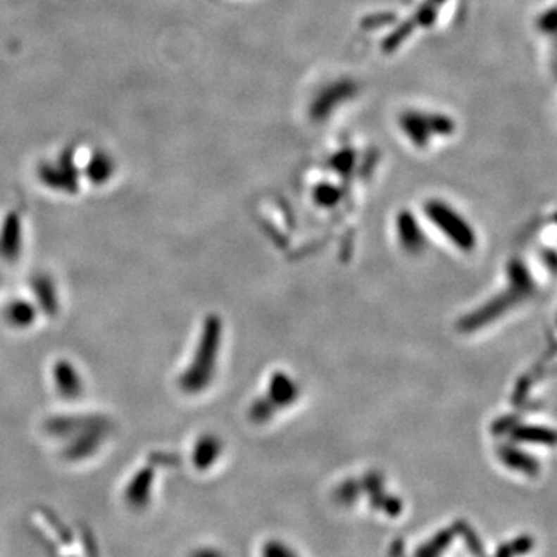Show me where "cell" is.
Segmentation results:
<instances>
[{"label":"cell","mask_w":557,"mask_h":557,"mask_svg":"<svg viewBox=\"0 0 557 557\" xmlns=\"http://www.w3.org/2000/svg\"><path fill=\"white\" fill-rule=\"evenodd\" d=\"M429 217L437 225L444 237L449 239L455 246L463 251H470L475 246V234L460 215L452 209L440 205H432L429 208Z\"/></svg>","instance_id":"1"},{"label":"cell","mask_w":557,"mask_h":557,"mask_svg":"<svg viewBox=\"0 0 557 557\" xmlns=\"http://www.w3.org/2000/svg\"><path fill=\"white\" fill-rule=\"evenodd\" d=\"M500 460L503 461L508 468L519 470V472H523L530 477H534L539 474L540 465L534 460V457H531V455L520 449H515V447H505V449H501Z\"/></svg>","instance_id":"2"},{"label":"cell","mask_w":557,"mask_h":557,"mask_svg":"<svg viewBox=\"0 0 557 557\" xmlns=\"http://www.w3.org/2000/svg\"><path fill=\"white\" fill-rule=\"evenodd\" d=\"M297 389L287 375H274L270 384V396L276 404L287 406L294 401Z\"/></svg>","instance_id":"3"},{"label":"cell","mask_w":557,"mask_h":557,"mask_svg":"<svg viewBox=\"0 0 557 557\" xmlns=\"http://www.w3.org/2000/svg\"><path fill=\"white\" fill-rule=\"evenodd\" d=\"M455 536L453 530H443L427 540L425 545H421L413 557H442L443 553L449 548Z\"/></svg>","instance_id":"4"},{"label":"cell","mask_w":557,"mask_h":557,"mask_svg":"<svg viewBox=\"0 0 557 557\" xmlns=\"http://www.w3.org/2000/svg\"><path fill=\"white\" fill-rule=\"evenodd\" d=\"M455 534H460L463 542L466 544L468 550L472 553V556L475 557H486V551H484V546L482 544L480 537H478L477 532L474 531V528L468 525L465 520H458L455 523L453 527Z\"/></svg>","instance_id":"5"},{"label":"cell","mask_w":557,"mask_h":557,"mask_svg":"<svg viewBox=\"0 0 557 557\" xmlns=\"http://www.w3.org/2000/svg\"><path fill=\"white\" fill-rule=\"evenodd\" d=\"M517 440L522 442H532V443H540V444H553L554 437L551 432H548L545 429H532L528 427L525 430H519V434H515Z\"/></svg>","instance_id":"6"},{"label":"cell","mask_w":557,"mask_h":557,"mask_svg":"<svg viewBox=\"0 0 557 557\" xmlns=\"http://www.w3.org/2000/svg\"><path fill=\"white\" fill-rule=\"evenodd\" d=\"M509 546H511V551L514 554V557H522L525 554L531 553L532 548H534V539L528 534H522L519 537L513 539L511 542H508Z\"/></svg>","instance_id":"7"},{"label":"cell","mask_w":557,"mask_h":557,"mask_svg":"<svg viewBox=\"0 0 557 557\" xmlns=\"http://www.w3.org/2000/svg\"><path fill=\"white\" fill-rule=\"evenodd\" d=\"M263 557H297L287 545L279 540H270L263 548Z\"/></svg>","instance_id":"8"},{"label":"cell","mask_w":557,"mask_h":557,"mask_svg":"<svg viewBox=\"0 0 557 557\" xmlns=\"http://www.w3.org/2000/svg\"><path fill=\"white\" fill-rule=\"evenodd\" d=\"M381 508H382L384 511H386L390 517H396V515L401 514L403 505H401V501H399V499H396V497H387V499H384Z\"/></svg>","instance_id":"9"},{"label":"cell","mask_w":557,"mask_h":557,"mask_svg":"<svg viewBox=\"0 0 557 557\" xmlns=\"http://www.w3.org/2000/svg\"><path fill=\"white\" fill-rule=\"evenodd\" d=\"M494 557H514V554L511 551V546H509V544L506 542V544H501L497 548L496 556H494Z\"/></svg>","instance_id":"10"}]
</instances>
